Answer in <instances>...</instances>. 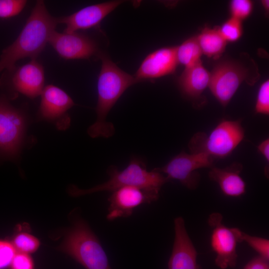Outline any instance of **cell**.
I'll list each match as a JSON object with an SVG mask.
<instances>
[{
	"instance_id": "obj_1",
	"label": "cell",
	"mask_w": 269,
	"mask_h": 269,
	"mask_svg": "<svg viewBox=\"0 0 269 269\" xmlns=\"http://www.w3.org/2000/svg\"><path fill=\"white\" fill-rule=\"evenodd\" d=\"M57 23V18L49 13L43 1H37L17 38L2 51L0 72L4 69L12 71L19 59H34L48 42Z\"/></svg>"
},
{
	"instance_id": "obj_2",
	"label": "cell",
	"mask_w": 269,
	"mask_h": 269,
	"mask_svg": "<svg viewBox=\"0 0 269 269\" xmlns=\"http://www.w3.org/2000/svg\"><path fill=\"white\" fill-rule=\"evenodd\" d=\"M99 56L102 66L97 84V119L87 132L92 138H109L115 130L113 124L106 121L108 113L124 92L136 81L134 76L119 68L106 54L99 53Z\"/></svg>"
},
{
	"instance_id": "obj_3",
	"label": "cell",
	"mask_w": 269,
	"mask_h": 269,
	"mask_svg": "<svg viewBox=\"0 0 269 269\" xmlns=\"http://www.w3.org/2000/svg\"><path fill=\"white\" fill-rule=\"evenodd\" d=\"M109 179L100 184L87 189H81L75 185L68 188L69 194L77 197L100 191H113L120 188L134 186L160 191L161 187L170 180L162 173L147 170L145 164L140 158H131L128 166L120 170L116 166L107 170Z\"/></svg>"
},
{
	"instance_id": "obj_4",
	"label": "cell",
	"mask_w": 269,
	"mask_h": 269,
	"mask_svg": "<svg viewBox=\"0 0 269 269\" xmlns=\"http://www.w3.org/2000/svg\"><path fill=\"white\" fill-rule=\"evenodd\" d=\"M58 249L86 269H111L99 240L82 219L74 221Z\"/></svg>"
},
{
	"instance_id": "obj_5",
	"label": "cell",
	"mask_w": 269,
	"mask_h": 269,
	"mask_svg": "<svg viewBox=\"0 0 269 269\" xmlns=\"http://www.w3.org/2000/svg\"><path fill=\"white\" fill-rule=\"evenodd\" d=\"M240 120H224L209 134H195L188 143L191 153H204L214 160L229 155L244 139Z\"/></svg>"
},
{
	"instance_id": "obj_6",
	"label": "cell",
	"mask_w": 269,
	"mask_h": 269,
	"mask_svg": "<svg viewBox=\"0 0 269 269\" xmlns=\"http://www.w3.org/2000/svg\"><path fill=\"white\" fill-rule=\"evenodd\" d=\"M26 121L23 113L0 98V154L8 158L18 155L24 139Z\"/></svg>"
},
{
	"instance_id": "obj_7",
	"label": "cell",
	"mask_w": 269,
	"mask_h": 269,
	"mask_svg": "<svg viewBox=\"0 0 269 269\" xmlns=\"http://www.w3.org/2000/svg\"><path fill=\"white\" fill-rule=\"evenodd\" d=\"M222 215L214 213L209 217L208 222L212 228L211 246L216 254V266L221 269L235 268L238 255V243L242 242L243 232L237 228H228L222 223Z\"/></svg>"
},
{
	"instance_id": "obj_8",
	"label": "cell",
	"mask_w": 269,
	"mask_h": 269,
	"mask_svg": "<svg viewBox=\"0 0 269 269\" xmlns=\"http://www.w3.org/2000/svg\"><path fill=\"white\" fill-rule=\"evenodd\" d=\"M214 160L204 153L188 154L182 151L163 166L153 170L166 174L169 180H177L186 188L194 190L198 186L200 180V175L196 170L212 167Z\"/></svg>"
},
{
	"instance_id": "obj_9",
	"label": "cell",
	"mask_w": 269,
	"mask_h": 269,
	"mask_svg": "<svg viewBox=\"0 0 269 269\" xmlns=\"http://www.w3.org/2000/svg\"><path fill=\"white\" fill-rule=\"evenodd\" d=\"M248 69L238 62L223 61L211 73L208 87L212 94L224 107L226 106L244 81H248Z\"/></svg>"
},
{
	"instance_id": "obj_10",
	"label": "cell",
	"mask_w": 269,
	"mask_h": 269,
	"mask_svg": "<svg viewBox=\"0 0 269 269\" xmlns=\"http://www.w3.org/2000/svg\"><path fill=\"white\" fill-rule=\"evenodd\" d=\"M159 192L134 186H127L112 191L108 198L109 207L107 219L132 215L134 208L143 204H149L159 198Z\"/></svg>"
},
{
	"instance_id": "obj_11",
	"label": "cell",
	"mask_w": 269,
	"mask_h": 269,
	"mask_svg": "<svg viewBox=\"0 0 269 269\" xmlns=\"http://www.w3.org/2000/svg\"><path fill=\"white\" fill-rule=\"evenodd\" d=\"M39 118L54 123L58 129L65 130L70 124L67 111L74 105L71 98L59 87L48 85L41 93Z\"/></svg>"
},
{
	"instance_id": "obj_12",
	"label": "cell",
	"mask_w": 269,
	"mask_h": 269,
	"mask_svg": "<svg viewBox=\"0 0 269 269\" xmlns=\"http://www.w3.org/2000/svg\"><path fill=\"white\" fill-rule=\"evenodd\" d=\"M48 42L65 59H87L97 51V45L92 39L77 32L59 33L55 30Z\"/></svg>"
},
{
	"instance_id": "obj_13",
	"label": "cell",
	"mask_w": 269,
	"mask_h": 269,
	"mask_svg": "<svg viewBox=\"0 0 269 269\" xmlns=\"http://www.w3.org/2000/svg\"><path fill=\"white\" fill-rule=\"evenodd\" d=\"M177 46L164 47L148 54L134 76L136 82L172 74L178 64Z\"/></svg>"
},
{
	"instance_id": "obj_14",
	"label": "cell",
	"mask_w": 269,
	"mask_h": 269,
	"mask_svg": "<svg viewBox=\"0 0 269 269\" xmlns=\"http://www.w3.org/2000/svg\"><path fill=\"white\" fill-rule=\"evenodd\" d=\"M123 0H112L86 6L74 13L57 18L58 23H64V32L72 33L98 26L101 21L113 11Z\"/></svg>"
},
{
	"instance_id": "obj_15",
	"label": "cell",
	"mask_w": 269,
	"mask_h": 269,
	"mask_svg": "<svg viewBox=\"0 0 269 269\" xmlns=\"http://www.w3.org/2000/svg\"><path fill=\"white\" fill-rule=\"evenodd\" d=\"M174 240L168 269H198L197 251L181 217L174 219Z\"/></svg>"
},
{
	"instance_id": "obj_16",
	"label": "cell",
	"mask_w": 269,
	"mask_h": 269,
	"mask_svg": "<svg viewBox=\"0 0 269 269\" xmlns=\"http://www.w3.org/2000/svg\"><path fill=\"white\" fill-rule=\"evenodd\" d=\"M13 70L11 85L14 90L30 98L41 94L44 87V73L40 63L32 59Z\"/></svg>"
},
{
	"instance_id": "obj_17",
	"label": "cell",
	"mask_w": 269,
	"mask_h": 269,
	"mask_svg": "<svg viewBox=\"0 0 269 269\" xmlns=\"http://www.w3.org/2000/svg\"><path fill=\"white\" fill-rule=\"evenodd\" d=\"M209 73L202 65L201 60L191 66L185 68L178 80L182 93L194 101L201 99V94L209 86Z\"/></svg>"
},
{
	"instance_id": "obj_18",
	"label": "cell",
	"mask_w": 269,
	"mask_h": 269,
	"mask_svg": "<svg viewBox=\"0 0 269 269\" xmlns=\"http://www.w3.org/2000/svg\"><path fill=\"white\" fill-rule=\"evenodd\" d=\"M242 164L234 163L224 168L211 167L209 178L219 185L223 193L228 196L239 197L246 191V184L240 176Z\"/></svg>"
},
{
	"instance_id": "obj_19",
	"label": "cell",
	"mask_w": 269,
	"mask_h": 269,
	"mask_svg": "<svg viewBox=\"0 0 269 269\" xmlns=\"http://www.w3.org/2000/svg\"><path fill=\"white\" fill-rule=\"evenodd\" d=\"M197 39L202 54L215 59L224 51L227 44L218 26L213 28L205 27Z\"/></svg>"
},
{
	"instance_id": "obj_20",
	"label": "cell",
	"mask_w": 269,
	"mask_h": 269,
	"mask_svg": "<svg viewBox=\"0 0 269 269\" xmlns=\"http://www.w3.org/2000/svg\"><path fill=\"white\" fill-rule=\"evenodd\" d=\"M202 52L197 37H190L177 46L176 56L178 63L188 67L200 60Z\"/></svg>"
},
{
	"instance_id": "obj_21",
	"label": "cell",
	"mask_w": 269,
	"mask_h": 269,
	"mask_svg": "<svg viewBox=\"0 0 269 269\" xmlns=\"http://www.w3.org/2000/svg\"><path fill=\"white\" fill-rule=\"evenodd\" d=\"M11 243L17 252L28 254L37 251L40 246L39 240L26 232L17 233L14 236Z\"/></svg>"
},
{
	"instance_id": "obj_22",
	"label": "cell",
	"mask_w": 269,
	"mask_h": 269,
	"mask_svg": "<svg viewBox=\"0 0 269 269\" xmlns=\"http://www.w3.org/2000/svg\"><path fill=\"white\" fill-rule=\"evenodd\" d=\"M219 29L226 42L236 41L241 37L243 33L242 21L231 17L219 27Z\"/></svg>"
},
{
	"instance_id": "obj_23",
	"label": "cell",
	"mask_w": 269,
	"mask_h": 269,
	"mask_svg": "<svg viewBox=\"0 0 269 269\" xmlns=\"http://www.w3.org/2000/svg\"><path fill=\"white\" fill-rule=\"evenodd\" d=\"M242 242H246L251 247L258 253L259 256L269 260V241L268 239L250 236L243 232Z\"/></svg>"
},
{
	"instance_id": "obj_24",
	"label": "cell",
	"mask_w": 269,
	"mask_h": 269,
	"mask_svg": "<svg viewBox=\"0 0 269 269\" xmlns=\"http://www.w3.org/2000/svg\"><path fill=\"white\" fill-rule=\"evenodd\" d=\"M230 7L231 17L242 21L251 14L253 5L249 0H233Z\"/></svg>"
},
{
	"instance_id": "obj_25",
	"label": "cell",
	"mask_w": 269,
	"mask_h": 269,
	"mask_svg": "<svg viewBox=\"0 0 269 269\" xmlns=\"http://www.w3.org/2000/svg\"><path fill=\"white\" fill-rule=\"evenodd\" d=\"M26 2L24 0H0V17L8 18L18 14Z\"/></svg>"
},
{
	"instance_id": "obj_26",
	"label": "cell",
	"mask_w": 269,
	"mask_h": 269,
	"mask_svg": "<svg viewBox=\"0 0 269 269\" xmlns=\"http://www.w3.org/2000/svg\"><path fill=\"white\" fill-rule=\"evenodd\" d=\"M255 112L257 114H269V81H265L261 85L255 105Z\"/></svg>"
},
{
	"instance_id": "obj_27",
	"label": "cell",
	"mask_w": 269,
	"mask_h": 269,
	"mask_svg": "<svg viewBox=\"0 0 269 269\" xmlns=\"http://www.w3.org/2000/svg\"><path fill=\"white\" fill-rule=\"evenodd\" d=\"M16 253L11 242L0 240V269L10 267Z\"/></svg>"
},
{
	"instance_id": "obj_28",
	"label": "cell",
	"mask_w": 269,
	"mask_h": 269,
	"mask_svg": "<svg viewBox=\"0 0 269 269\" xmlns=\"http://www.w3.org/2000/svg\"><path fill=\"white\" fill-rule=\"evenodd\" d=\"M11 269H35L34 263L29 254L17 252L10 265Z\"/></svg>"
},
{
	"instance_id": "obj_29",
	"label": "cell",
	"mask_w": 269,
	"mask_h": 269,
	"mask_svg": "<svg viewBox=\"0 0 269 269\" xmlns=\"http://www.w3.org/2000/svg\"><path fill=\"white\" fill-rule=\"evenodd\" d=\"M243 269H269V260L257 256L250 261Z\"/></svg>"
},
{
	"instance_id": "obj_30",
	"label": "cell",
	"mask_w": 269,
	"mask_h": 269,
	"mask_svg": "<svg viewBox=\"0 0 269 269\" xmlns=\"http://www.w3.org/2000/svg\"><path fill=\"white\" fill-rule=\"evenodd\" d=\"M259 151L264 156L268 163L269 161V139L262 141L258 146Z\"/></svg>"
},
{
	"instance_id": "obj_31",
	"label": "cell",
	"mask_w": 269,
	"mask_h": 269,
	"mask_svg": "<svg viewBox=\"0 0 269 269\" xmlns=\"http://www.w3.org/2000/svg\"><path fill=\"white\" fill-rule=\"evenodd\" d=\"M269 1L268 0H264L262 1V3L263 4V6L265 8L266 11H269Z\"/></svg>"
}]
</instances>
